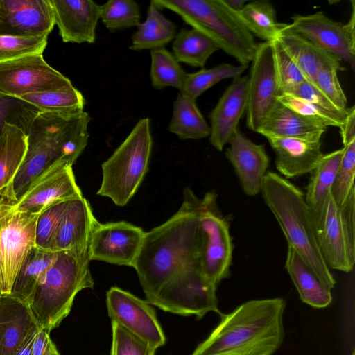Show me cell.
Returning <instances> with one entry per match:
<instances>
[{
    "mask_svg": "<svg viewBox=\"0 0 355 355\" xmlns=\"http://www.w3.org/2000/svg\"><path fill=\"white\" fill-rule=\"evenodd\" d=\"M89 249L58 252L57 257L28 304L40 329L50 333L69 314L75 297L94 285Z\"/></svg>",
    "mask_w": 355,
    "mask_h": 355,
    "instance_id": "obj_5",
    "label": "cell"
},
{
    "mask_svg": "<svg viewBox=\"0 0 355 355\" xmlns=\"http://www.w3.org/2000/svg\"><path fill=\"white\" fill-rule=\"evenodd\" d=\"M287 94L305 100L331 111L347 113L339 111L313 83L307 80L297 86L290 94Z\"/></svg>",
    "mask_w": 355,
    "mask_h": 355,
    "instance_id": "obj_47",
    "label": "cell"
},
{
    "mask_svg": "<svg viewBox=\"0 0 355 355\" xmlns=\"http://www.w3.org/2000/svg\"><path fill=\"white\" fill-rule=\"evenodd\" d=\"M229 144L225 155L243 190L248 196L257 195L261 190L270 161L264 146L254 143L239 129Z\"/></svg>",
    "mask_w": 355,
    "mask_h": 355,
    "instance_id": "obj_21",
    "label": "cell"
},
{
    "mask_svg": "<svg viewBox=\"0 0 355 355\" xmlns=\"http://www.w3.org/2000/svg\"><path fill=\"white\" fill-rule=\"evenodd\" d=\"M89 121L84 110L40 112L26 132L24 158L3 198L17 202L34 182L53 168L73 166L87 144Z\"/></svg>",
    "mask_w": 355,
    "mask_h": 355,
    "instance_id": "obj_2",
    "label": "cell"
},
{
    "mask_svg": "<svg viewBox=\"0 0 355 355\" xmlns=\"http://www.w3.org/2000/svg\"><path fill=\"white\" fill-rule=\"evenodd\" d=\"M48 35L16 37L0 35V63L33 54H42Z\"/></svg>",
    "mask_w": 355,
    "mask_h": 355,
    "instance_id": "obj_42",
    "label": "cell"
},
{
    "mask_svg": "<svg viewBox=\"0 0 355 355\" xmlns=\"http://www.w3.org/2000/svg\"><path fill=\"white\" fill-rule=\"evenodd\" d=\"M153 148L150 121L141 119L112 155L102 164V181L97 191L117 206H125L140 186Z\"/></svg>",
    "mask_w": 355,
    "mask_h": 355,
    "instance_id": "obj_7",
    "label": "cell"
},
{
    "mask_svg": "<svg viewBox=\"0 0 355 355\" xmlns=\"http://www.w3.org/2000/svg\"><path fill=\"white\" fill-rule=\"evenodd\" d=\"M236 15L253 36L264 42L276 40L282 23L277 21L275 9L270 1L248 2Z\"/></svg>",
    "mask_w": 355,
    "mask_h": 355,
    "instance_id": "obj_35",
    "label": "cell"
},
{
    "mask_svg": "<svg viewBox=\"0 0 355 355\" xmlns=\"http://www.w3.org/2000/svg\"><path fill=\"white\" fill-rule=\"evenodd\" d=\"M216 288L203 277L198 263L191 264L174 274L149 303L166 312L198 319L209 311L221 315Z\"/></svg>",
    "mask_w": 355,
    "mask_h": 355,
    "instance_id": "obj_11",
    "label": "cell"
},
{
    "mask_svg": "<svg viewBox=\"0 0 355 355\" xmlns=\"http://www.w3.org/2000/svg\"><path fill=\"white\" fill-rule=\"evenodd\" d=\"M98 221L83 196L69 200L55 234L53 252L89 249L93 230Z\"/></svg>",
    "mask_w": 355,
    "mask_h": 355,
    "instance_id": "obj_22",
    "label": "cell"
},
{
    "mask_svg": "<svg viewBox=\"0 0 355 355\" xmlns=\"http://www.w3.org/2000/svg\"><path fill=\"white\" fill-rule=\"evenodd\" d=\"M338 71L334 67H324L320 69L316 74L314 85L339 111L347 112V101L338 80Z\"/></svg>",
    "mask_w": 355,
    "mask_h": 355,
    "instance_id": "obj_46",
    "label": "cell"
},
{
    "mask_svg": "<svg viewBox=\"0 0 355 355\" xmlns=\"http://www.w3.org/2000/svg\"><path fill=\"white\" fill-rule=\"evenodd\" d=\"M100 19L110 31L137 27L141 23L139 6L132 0L106 1L101 6Z\"/></svg>",
    "mask_w": 355,
    "mask_h": 355,
    "instance_id": "obj_39",
    "label": "cell"
},
{
    "mask_svg": "<svg viewBox=\"0 0 355 355\" xmlns=\"http://www.w3.org/2000/svg\"><path fill=\"white\" fill-rule=\"evenodd\" d=\"M58 252L34 247L19 270L10 295L28 304L36 288L42 282L47 270L57 257Z\"/></svg>",
    "mask_w": 355,
    "mask_h": 355,
    "instance_id": "obj_30",
    "label": "cell"
},
{
    "mask_svg": "<svg viewBox=\"0 0 355 355\" xmlns=\"http://www.w3.org/2000/svg\"><path fill=\"white\" fill-rule=\"evenodd\" d=\"M159 9L177 13L241 65L252 62L257 47L254 36L223 0H152Z\"/></svg>",
    "mask_w": 355,
    "mask_h": 355,
    "instance_id": "obj_6",
    "label": "cell"
},
{
    "mask_svg": "<svg viewBox=\"0 0 355 355\" xmlns=\"http://www.w3.org/2000/svg\"><path fill=\"white\" fill-rule=\"evenodd\" d=\"M39 214L21 211L0 196V289L10 295L16 276L35 246Z\"/></svg>",
    "mask_w": 355,
    "mask_h": 355,
    "instance_id": "obj_9",
    "label": "cell"
},
{
    "mask_svg": "<svg viewBox=\"0 0 355 355\" xmlns=\"http://www.w3.org/2000/svg\"><path fill=\"white\" fill-rule=\"evenodd\" d=\"M145 232L125 221L98 223L89 243L90 261L132 267Z\"/></svg>",
    "mask_w": 355,
    "mask_h": 355,
    "instance_id": "obj_15",
    "label": "cell"
},
{
    "mask_svg": "<svg viewBox=\"0 0 355 355\" xmlns=\"http://www.w3.org/2000/svg\"><path fill=\"white\" fill-rule=\"evenodd\" d=\"M218 49L213 41L193 28H182L172 45V53L178 62L193 67L202 68Z\"/></svg>",
    "mask_w": 355,
    "mask_h": 355,
    "instance_id": "obj_34",
    "label": "cell"
},
{
    "mask_svg": "<svg viewBox=\"0 0 355 355\" xmlns=\"http://www.w3.org/2000/svg\"><path fill=\"white\" fill-rule=\"evenodd\" d=\"M19 98L40 112L73 113L84 110L86 103L82 93L73 85L60 89L33 93Z\"/></svg>",
    "mask_w": 355,
    "mask_h": 355,
    "instance_id": "obj_36",
    "label": "cell"
},
{
    "mask_svg": "<svg viewBox=\"0 0 355 355\" xmlns=\"http://www.w3.org/2000/svg\"><path fill=\"white\" fill-rule=\"evenodd\" d=\"M343 149L323 155L316 166L311 172L304 198L309 206L314 223L320 218L339 167Z\"/></svg>",
    "mask_w": 355,
    "mask_h": 355,
    "instance_id": "obj_29",
    "label": "cell"
},
{
    "mask_svg": "<svg viewBox=\"0 0 355 355\" xmlns=\"http://www.w3.org/2000/svg\"><path fill=\"white\" fill-rule=\"evenodd\" d=\"M54 26L49 0H1L0 35H49Z\"/></svg>",
    "mask_w": 355,
    "mask_h": 355,
    "instance_id": "obj_16",
    "label": "cell"
},
{
    "mask_svg": "<svg viewBox=\"0 0 355 355\" xmlns=\"http://www.w3.org/2000/svg\"><path fill=\"white\" fill-rule=\"evenodd\" d=\"M168 130L181 139H199L209 137L210 127L196 100L178 93L173 103Z\"/></svg>",
    "mask_w": 355,
    "mask_h": 355,
    "instance_id": "obj_33",
    "label": "cell"
},
{
    "mask_svg": "<svg viewBox=\"0 0 355 355\" xmlns=\"http://www.w3.org/2000/svg\"><path fill=\"white\" fill-rule=\"evenodd\" d=\"M198 213L202 244L198 264L203 277L217 287L230 275L233 252L230 224L218 209L215 192L200 198Z\"/></svg>",
    "mask_w": 355,
    "mask_h": 355,
    "instance_id": "obj_10",
    "label": "cell"
},
{
    "mask_svg": "<svg viewBox=\"0 0 355 355\" xmlns=\"http://www.w3.org/2000/svg\"><path fill=\"white\" fill-rule=\"evenodd\" d=\"M278 101L300 115L326 128H339L347 115V113L331 111L287 94L279 96Z\"/></svg>",
    "mask_w": 355,
    "mask_h": 355,
    "instance_id": "obj_41",
    "label": "cell"
},
{
    "mask_svg": "<svg viewBox=\"0 0 355 355\" xmlns=\"http://www.w3.org/2000/svg\"><path fill=\"white\" fill-rule=\"evenodd\" d=\"M1 295H2V293H1V289H0V298H1Z\"/></svg>",
    "mask_w": 355,
    "mask_h": 355,
    "instance_id": "obj_51",
    "label": "cell"
},
{
    "mask_svg": "<svg viewBox=\"0 0 355 355\" xmlns=\"http://www.w3.org/2000/svg\"><path fill=\"white\" fill-rule=\"evenodd\" d=\"M26 134L18 127L6 124L0 137V196L4 197L24 158Z\"/></svg>",
    "mask_w": 355,
    "mask_h": 355,
    "instance_id": "obj_31",
    "label": "cell"
},
{
    "mask_svg": "<svg viewBox=\"0 0 355 355\" xmlns=\"http://www.w3.org/2000/svg\"><path fill=\"white\" fill-rule=\"evenodd\" d=\"M199 202L200 198L186 189L178 211L162 225L145 232L132 267L147 302L178 270L198 263L202 244Z\"/></svg>",
    "mask_w": 355,
    "mask_h": 355,
    "instance_id": "obj_1",
    "label": "cell"
},
{
    "mask_svg": "<svg viewBox=\"0 0 355 355\" xmlns=\"http://www.w3.org/2000/svg\"><path fill=\"white\" fill-rule=\"evenodd\" d=\"M282 298L248 301L221 314L219 324L191 355H272L284 340Z\"/></svg>",
    "mask_w": 355,
    "mask_h": 355,
    "instance_id": "obj_3",
    "label": "cell"
},
{
    "mask_svg": "<svg viewBox=\"0 0 355 355\" xmlns=\"http://www.w3.org/2000/svg\"><path fill=\"white\" fill-rule=\"evenodd\" d=\"M37 331L28 338L17 355H32V345Z\"/></svg>",
    "mask_w": 355,
    "mask_h": 355,
    "instance_id": "obj_50",
    "label": "cell"
},
{
    "mask_svg": "<svg viewBox=\"0 0 355 355\" xmlns=\"http://www.w3.org/2000/svg\"><path fill=\"white\" fill-rule=\"evenodd\" d=\"M261 192L288 244L331 289L336 280L320 250L315 223L304 195L275 172L266 173Z\"/></svg>",
    "mask_w": 355,
    "mask_h": 355,
    "instance_id": "obj_4",
    "label": "cell"
},
{
    "mask_svg": "<svg viewBox=\"0 0 355 355\" xmlns=\"http://www.w3.org/2000/svg\"><path fill=\"white\" fill-rule=\"evenodd\" d=\"M1 0H0V6H1Z\"/></svg>",
    "mask_w": 355,
    "mask_h": 355,
    "instance_id": "obj_52",
    "label": "cell"
},
{
    "mask_svg": "<svg viewBox=\"0 0 355 355\" xmlns=\"http://www.w3.org/2000/svg\"><path fill=\"white\" fill-rule=\"evenodd\" d=\"M223 1L234 13L241 10L248 3L245 0H223Z\"/></svg>",
    "mask_w": 355,
    "mask_h": 355,
    "instance_id": "obj_49",
    "label": "cell"
},
{
    "mask_svg": "<svg viewBox=\"0 0 355 355\" xmlns=\"http://www.w3.org/2000/svg\"><path fill=\"white\" fill-rule=\"evenodd\" d=\"M106 305L112 321L155 349L166 343V337L155 309L146 300L119 287H111L106 293Z\"/></svg>",
    "mask_w": 355,
    "mask_h": 355,
    "instance_id": "obj_14",
    "label": "cell"
},
{
    "mask_svg": "<svg viewBox=\"0 0 355 355\" xmlns=\"http://www.w3.org/2000/svg\"><path fill=\"white\" fill-rule=\"evenodd\" d=\"M272 44L280 95L290 94L306 79L277 40L272 41Z\"/></svg>",
    "mask_w": 355,
    "mask_h": 355,
    "instance_id": "obj_43",
    "label": "cell"
},
{
    "mask_svg": "<svg viewBox=\"0 0 355 355\" xmlns=\"http://www.w3.org/2000/svg\"><path fill=\"white\" fill-rule=\"evenodd\" d=\"M176 26L160 12L151 1L147 17L132 36L129 49L132 51L153 50L164 47L176 35Z\"/></svg>",
    "mask_w": 355,
    "mask_h": 355,
    "instance_id": "obj_32",
    "label": "cell"
},
{
    "mask_svg": "<svg viewBox=\"0 0 355 355\" xmlns=\"http://www.w3.org/2000/svg\"><path fill=\"white\" fill-rule=\"evenodd\" d=\"M248 76H238L227 87L209 114V142L221 151L229 144L248 105Z\"/></svg>",
    "mask_w": 355,
    "mask_h": 355,
    "instance_id": "obj_19",
    "label": "cell"
},
{
    "mask_svg": "<svg viewBox=\"0 0 355 355\" xmlns=\"http://www.w3.org/2000/svg\"><path fill=\"white\" fill-rule=\"evenodd\" d=\"M73 166H57L34 182L16 202L21 211L40 214L59 202L83 197L73 174Z\"/></svg>",
    "mask_w": 355,
    "mask_h": 355,
    "instance_id": "obj_17",
    "label": "cell"
},
{
    "mask_svg": "<svg viewBox=\"0 0 355 355\" xmlns=\"http://www.w3.org/2000/svg\"><path fill=\"white\" fill-rule=\"evenodd\" d=\"M71 81L50 66L42 54H33L0 63V94L24 95L72 86Z\"/></svg>",
    "mask_w": 355,
    "mask_h": 355,
    "instance_id": "obj_12",
    "label": "cell"
},
{
    "mask_svg": "<svg viewBox=\"0 0 355 355\" xmlns=\"http://www.w3.org/2000/svg\"><path fill=\"white\" fill-rule=\"evenodd\" d=\"M32 355H60V354L52 341L49 333L39 328L33 343Z\"/></svg>",
    "mask_w": 355,
    "mask_h": 355,
    "instance_id": "obj_48",
    "label": "cell"
},
{
    "mask_svg": "<svg viewBox=\"0 0 355 355\" xmlns=\"http://www.w3.org/2000/svg\"><path fill=\"white\" fill-rule=\"evenodd\" d=\"M69 202L57 203L39 214L35 228V247L51 252L55 234Z\"/></svg>",
    "mask_w": 355,
    "mask_h": 355,
    "instance_id": "obj_45",
    "label": "cell"
},
{
    "mask_svg": "<svg viewBox=\"0 0 355 355\" xmlns=\"http://www.w3.org/2000/svg\"><path fill=\"white\" fill-rule=\"evenodd\" d=\"M248 76L246 123L257 132L280 96L272 42L257 44Z\"/></svg>",
    "mask_w": 355,
    "mask_h": 355,
    "instance_id": "obj_13",
    "label": "cell"
},
{
    "mask_svg": "<svg viewBox=\"0 0 355 355\" xmlns=\"http://www.w3.org/2000/svg\"><path fill=\"white\" fill-rule=\"evenodd\" d=\"M150 56L152 86L156 89L173 87L180 90L187 73L173 53L162 47L151 50Z\"/></svg>",
    "mask_w": 355,
    "mask_h": 355,
    "instance_id": "obj_38",
    "label": "cell"
},
{
    "mask_svg": "<svg viewBox=\"0 0 355 355\" xmlns=\"http://www.w3.org/2000/svg\"><path fill=\"white\" fill-rule=\"evenodd\" d=\"M55 24L64 42L89 43L96 40L101 5L92 0H49Z\"/></svg>",
    "mask_w": 355,
    "mask_h": 355,
    "instance_id": "obj_20",
    "label": "cell"
},
{
    "mask_svg": "<svg viewBox=\"0 0 355 355\" xmlns=\"http://www.w3.org/2000/svg\"><path fill=\"white\" fill-rule=\"evenodd\" d=\"M248 65L235 66L222 63L210 69H202L192 73H187L180 92L193 99L220 81L241 76Z\"/></svg>",
    "mask_w": 355,
    "mask_h": 355,
    "instance_id": "obj_37",
    "label": "cell"
},
{
    "mask_svg": "<svg viewBox=\"0 0 355 355\" xmlns=\"http://www.w3.org/2000/svg\"><path fill=\"white\" fill-rule=\"evenodd\" d=\"M343 144V154L331 193L339 205L355 188V106L347 108V115L339 127Z\"/></svg>",
    "mask_w": 355,
    "mask_h": 355,
    "instance_id": "obj_28",
    "label": "cell"
},
{
    "mask_svg": "<svg viewBox=\"0 0 355 355\" xmlns=\"http://www.w3.org/2000/svg\"><path fill=\"white\" fill-rule=\"evenodd\" d=\"M275 153V165L286 179L311 173L322 155L320 141L267 138Z\"/></svg>",
    "mask_w": 355,
    "mask_h": 355,
    "instance_id": "obj_25",
    "label": "cell"
},
{
    "mask_svg": "<svg viewBox=\"0 0 355 355\" xmlns=\"http://www.w3.org/2000/svg\"><path fill=\"white\" fill-rule=\"evenodd\" d=\"M157 349L112 321V345L110 355H155Z\"/></svg>",
    "mask_w": 355,
    "mask_h": 355,
    "instance_id": "obj_44",
    "label": "cell"
},
{
    "mask_svg": "<svg viewBox=\"0 0 355 355\" xmlns=\"http://www.w3.org/2000/svg\"><path fill=\"white\" fill-rule=\"evenodd\" d=\"M285 268L300 299L315 308H324L332 301L331 290L306 264L302 257L288 246Z\"/></svg>",
    "mask_w": 355,
    "mask_h": 355,
    "instance_id": "obj_27",
    "label": "cell"
},
{
    "mask_svg": "<svg viewBox=\"0 0 355 355\" xmlns=\"http://www.w3.org/2000/svg\"><path fill=\"white\" fill-rule=\"evenodd\" d=\"M290 28L328 53L347 62L355 70V47L349 43L344 24L328 17L323 12L291 17Z\"/></svg>",
    "mask_w": 355,
    "mask_h": 355,
    "instance_id": "obj_18",
    "label": "cell"
},
{
    "mask_svg": "<svg viewBox=\"0 0 355 355\" xmlns=\"http://www.w3.org/2000/svg\"><path fill=\"white\" fill-rule=\"evenodd\" d=\"M39 329L28 304L10 295L0 298V355H17Z\"/></svg>",
    "mask_w": 355,
    "mask_h": 355,
    "instance_id": "obj_23",
    "label": "cell"
},
{
    "mask_svg": "<svg viewBox=\"0 0 355 355\" xmlns=\"http://www.w3.org/2000/svg\"><path fill=\"white\" fill-rule=\"evenodd\" d=\"M40 112L35 106L19 98L0 94V137L8 123L18 127L26 134Z\"/></svg>",
    "mask_w": 355,
    "mask_h": 355,
    "instance_id": "obj_40",
    "label": "cell"
},
{
    "mask_svg": "<svg viewBox=\"0 0 355 355\" xmlns=\"http://www.w3.org/2000/svg\"><path fill=\"white\" fill-rule=\"evenodd\" d=\"M315 226L320 250L328 267L352 271L355 263V188L342 205L331 193Z\"/></svg>",
    "mask_w": 355,
    "mask_h": 355,
    "instance_id": "obj_8",
    "label": "cell"
},
{
    "mask_svg": "<svg viewBox=\"0 0 355 355\" xmlns=\"http://www.w3.org/2000/svg\"><path fill=\"white\" fill-rule=\"evenodd\" d=\"M327 128L300 115L278 101L257 132L266 138L320 141Z\"/></svg>",
    "mask_w": 355,
    "mask_h": 355,
    "instance_id": "obj_26",
    "label": "cell"
},
{
    "mask_svg": "<svg viewBox=\"0 0 355 355\" xmlns=\"http://www.w3.org/2000/svg\"><path fill=\"white\" fill-rule=\"evenodd\" d=\"M276 40L310 83L314 84L317 73L322 68L343 69L338 58L291 29L288 24H282Z\"/></svg>",
    "mask_w": 355,
    "mask_h": 355,
    "instance_id": "obj_24",
    "label": "cell"
}]
</instances>
